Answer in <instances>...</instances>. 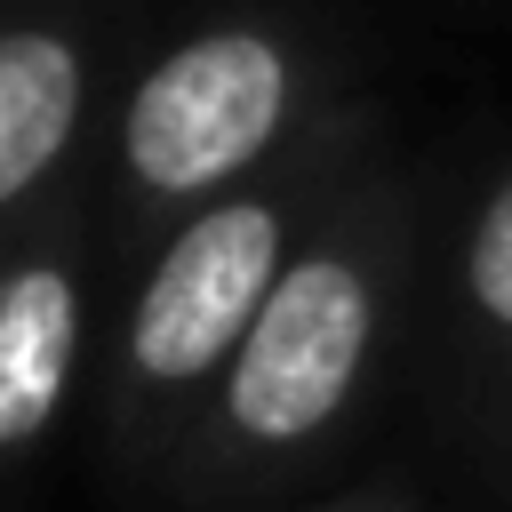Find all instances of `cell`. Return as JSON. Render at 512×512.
<instances>
[{"instance_id":"1","label":"cell","mask_w":512,"mask_h":512,"mask_svg":"<svg viewBox=\"0 0 512 512\" xmlns=\"http://www.w3.org/2000/svg\"><path fill=\"white\" fill-rule=\"evenodd\" d=\"M288 96H296V72L272 32H256V24L200 32L136 80L128 120H120L128 176L152 200H192V192L240 176L280 136Z\"/></svg>"},{"instance_id":"2","label":"cell","mask_w":512,"mask_h":512,"mask_svg":"<svg viewBox=\"0 0 512 512\" xmlns=\"http://www.w3.org/2000/svg\"><path fill=\"white\" fill-rule=\"evenodd\" d=\"M376 344V288L352 256L320 248L280 272L248 344L224 368V416L256 448H296L344 416Z\"/></svg>"},{"instance_id":"3","label":"cell","mask_w":512,"mask_h":512,"mask_svg":"<svg viewBox=\"0 0 512 512\" xmlns=\"http://www.w3.org/2000/svg\"><path fill=\"white\" fill-rule=\"evenodd\" d=\"M280 208L272 200H216L200 208L152 264L136 320H128V368L144 384H192L208 368H232L248 344L264 296L280 288Z\"/></svg>"},{"instance_id":"4","label":"cell","mask_w":512,"mask_h":512,"mask_svg":"<svg viewBox=\"0 0 512 512\" xmlns=\"http://www.w3.org/2000/svg\"><path fill=\"white\" fill-rule=\"evenodd\" d=\"M80 352V280L64 256H24L0 272V448L56 424Z\"/></svg>"},{"instance_id":"5","label":"cell","mask_w":512,"mask_h":512,"mask_svg":"<svg viewBox=\"0 0 512 512\" xmlns=\"http://www.w3.org/2000/svg\"><path fill=\"white\" fill-rule=\"evenodd\" d=\"M80 48L48 24H8L0 32V208H16L72 144L80 128Z\"/></svg>"},{"instance_id":"6","label":"cell","mask_w":512,"mask_h":512,"mask_svg":"<svg viewBox=\"0 0 512 512\" xmlns=\"http://www.w3.org/2000/svg\"><path fill=\"white\" fill-rule=\"evenodd\" d=\"M464 296L480 304V320L512 328V176L488 192V208L464 240Z\"/></svg>"}]
</instances>
